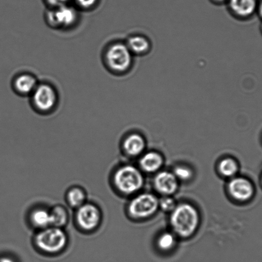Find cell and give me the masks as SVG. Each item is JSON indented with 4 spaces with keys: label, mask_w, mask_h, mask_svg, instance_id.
Returning <instances> with one entry per match:
<instances>
[{
    "label": "cell",
    "mask_w": 262,
    "mask_h": 262,
    "mask_svg": "<svg viewBox=\"0 0 262 262\" xmlns=\"http://www.w3.org/2000/svg\"><path fill=\"white\" fill-rule=\"evenodd\" d=\"M170 222L177 235L182 237H189L194 234L198 227L199 214L191 205H179L172 211Z\"/></svg>",
    "instance_id": "cell-1"
},
{
    "label": "cell",
    "mask_w": 262,
    "mask_h": 262,
    "mask_svg": "<svg viewBox=\"0 0 262 262\" xmlns=\"http://www.w3.org/2000/svg\"><path fill=\"white\" fill-rule=\"evenodd\" d=\"M37 247L43 252L57 253L63 251L68 244V236L61 228L49 227L41 230L35 237Z\"/></svg>",
    "instance_id": "cell-3"
},
{
    "label": "cell",
    "mask_w": 262,
    "mask_h": 262,
    "mask_svg": "<svg viewBox=\"0 0 262 262\" xmlns=\"http://www.w3.org/2000/svg\"><path fill=\"white\" fill-rule=\"evenodd\" d=\"M49 4L54 8L63 6L67 5L69 0H46Z\"/></svg>",
    "instance_id": "cell-24"
},
{
    "label": "cell",
    "mask_w": 262,
    "mask_h": 262,
    "mask_svg": "<svg viewBox=\"0 0 262 262\" xmlns=\"http://www.w3.org/2000/svg\"><path fill=\"white\" fill-rule=\"evenodd\" d=\"M76 222L82 230L91 232L98 227L102 214L99 208L92 204H86L78 208L75 215Z\"/></svg>",
    "instance_id": "cell-8"
},
{
    "label": "cell",
    "mask_w": 262,
    "mask_h": 262,
    "mask_svg": "<svg viewBox=\"0 0 262 262\" xmlns=\"http://www.w3.org/2000/svg\"><path fill=\"white\" fill-rule=\"evenodd\" d=\"M78 14L73 7L63 5L54 8L46 13V23L51 28L67 29L73 27L78 21Z\"/></svg>",
    "instance_id": "cell-6"
},
{
    "label": "cell",
    "mask_w": 262,
    "mask_h": 262,
    "mask_svg": "<svg viewBox=\"0 0 262 262\" xmlns=\"http://www.w3.org/2000/svg\"><path fill=\"white\" fill-rule=\"evenodd\" d=\"M259 13H260V16L262 17V2L259 7Z\"/></svg>",
    "instance_id": "cell-27"
},
{
    "label": "cell",
    "mask_w": 262,
    "mask_h": 262,
    "mask_svg": "<svg viewBox=\"0 0 262 262\" xmlns=\"http://www.w3.org/2000/svg\"><path fill=\"white\" fill-rule=\"evenodd\" d=\"M159 206L164 211L169 212L173 211L174 208L176 207L175 202L171 197L166 196L163 198L160 201H159Z\"/></svg>",
    "instance_id": "cell-22"
},
{
    "label": "cell",
    "mask_w": 262,
    "mask_h": 262,
    "mask_svg": "<svg viewBox=\"0 0 262 262\" xmlns=\"http://www.w3.org/2000/svg\"><path fill=\"white\" fill-rule=\"evenodd\" d=\"M30 222L33 227L43 230L51 227L50 211L45 209H37L31 213Z\"/></svg>",
    "instance_id": "cell-16"
},
{
    "label": "cell",
    "mask_w": 262,
    "mask_h": 262,
    "mask_svg": "<svg viewBox=\"0 0 262 262\" xmlns=\"http://www.w3.org/2000/svg\"><path fill=\"white\" fill-rule=\"evenodd\" d=\"M145 141L142 136L137 133L128 136L123 142V149L130 156H137L145 148Z\"/></svg>",
    "instance_id": "cell-13"
},
{
    "label": "cell",
    "mask_w": 262,
    "mask_h": 262,
    "mask_svg": "<svg viewBox=\"0 0 262 262\" xmlns=\"http://www.w3.org/2000/svg\"><path fill=\"white\" fill-rule=\"evenodd\" d=\"M228 189L233 198L238 201L246 202L252 199L255 189L249 180L237 177L232 180L228 185Z\"/></svg>",
    "instance_id": "cell-9"
},
{
    "label": "cell",
    "mask_w": 262,
    "mask_h": 262,
    "mask_svg": "<svg viewBox=\"0 0 262 262\" xmlns=\"http://www.w3.org/2000/svg\"><path fill=\"white\" fill-rule=\"evenodd\" d=\"M176 240L174 236L171 233H164L158 238V246L160 250L169 251L171 250L175 245Z\"/></svg>",
    "instance_id": "cell-20"
},
{
    "label": "cell",
    "mask_w": 262,
    "mask_h": 262,
    "mask_svg": "<svg viewBox=\"0 0 262 262\" xmlns=\"http://www.w3.org/2000/svg\"><path fill=\"white\" fill-rule=\"evenodd\" d=\"M132 55L125 43H112L105 51V62L113 73H125L132 66Z\"/></svg>",
    "instance_id": "cell-2"
},
{
    "label": "cell",
    "mask_w": 262,
    "mask_h": 262,
    "mask_svg": "<svg viewBox=\"0 0 262 262\" xmlns=\"http://www.w3.org/2000/svg\"><path fill=\"white\" fill-rule=\"evenodd\" d=\"M212 1H214L216 3H224L226 2H228V0H212Z\"/></svg>",
    "instance_id": "cell-26"
},
{
    "label": "cell",
    "mask_w": 262,
    "mask_h": 262,
    "mask_svg": "<svg viewBox=\"0 0 262 262\" xmlns=\"http://www.w3.org/2000/svg\"><path fill=\"white\" fill-rule=\"evenodd\" d=\"M86 195L83 189L74 187L69 190L67 193V200L71 207L76 208L82 206L86 202Z\"/></svg>",
    "instance_id": "cell-18"
},
{
    "label": "cell",
    "mask_w": 262,
    "mask_h": 262,
    "mask_svg": "<svg viewBox=\"0 0 262 262\" xmlns=\"http://www.w3.org/2000/svg\"><path fill=\"white\" fill-rule=\"evenodd\" d=\"M97 0H76L78 6L84 9H88L96 5Z\"/></svg>",
    "instance_id": "cell-23"
},
{
    "label": "cell",
    "mask_w": 262,
    "mask_h": 262,
    "mask_svg": "<svg viewBox=\"0 0 262 262\" xmlns=\"http://www.w3.org/2000/svg\"><path fill=\"white\" fill-rule=\"evenodd\" d=\"M38 84L35 76L29 73H23L15 77L13 86L16 93L22 96H28L33 93Z\"/></svg>",
    "instance_id": "cell-11"
},
{
    "label": "cell",
    "mask_w": 262,
    "mask_h": 262,
    "mask_svg": "<svg viewBox=\"0 0 262 262\" xmlns=\"http://www.w3.org/2000/svg\"><path fill=\"white\" fill-rule=\"evenodd\" d=\"M132 54L144 55L150 50V42L143 35H133L125 43Z\"/></svg>",
    "instance_id": "cell-14"
},
{
    "label": "cell",
    "mask_w": 262,
    "mask_h": 262,
    "mask_svg": "<svg viewBox=\"0 0 262 262\" xmlns=\"http://www.w3.org/2000/svg\"><path fill=\"white\" fill-rule=\"evenodd\" d=\"M173 174L177 179L181 180V181H188L191 179L192 176V172L191 169L184 166L176 167L174 169Z\"/></svg>",
    "instance_id": "cell-21"
},
{
    "label": "cell",
    "mask_w": 262,
    "mask_h": 262,
    "mask_svg": "<svg viewBox=\"0 0 262 262\" xmlns=\"http://www.w3.org/2000/svg\"><path fill=\"white\" fill-rule=\"evenodd\" d=\"M30 96L33 106L42 114L51 112L58 103L57 92L48 83H38Z\"/></svg>",
    "instance_id": "cell-5"
},
{
    "label": "cell",
    "mask_w": 262,
    "mask_h": 262,
    "mask_svg": "<svg viewBox=\"0 0 262 262\" xmlns=\"http://www.w3.org/2000/svg\"><path fill=\"white\" fill-rule=\"evenodd\" d=\"M228 2L233 14L240 17L251 16L257 6L256 0H228Z\"/></svg>",
    "instance_id": "cell-12"
},
{
    "label": "cell",
    "mask_w": 262,
    "mask_h": 262,
    "mask_svg": "<svg viewBox=\"0 0 262 262\" xmlns=\"http://www.w3.org/2000/svg\"><path fill=\"white\" fill-rule=\"evenodd\" d=\"M114 183L119 191L125 194H132L142 188L144 178L135 167L125 165L115 172Z\"/></svg>",
    "instance_id": "cell-4"
},
{
    "label": "cell",
    "mask_w": 262,
    "mask_h": 262,
    "mask_svg": "<svg viewBox=\"0 0 262 262\" xmlns=\"http://www.w3.org/2000/svg\"><path fill=\"white\" fill-rule=\"evenodd\" d=\"M51 227L63 228L68 222L69 215L65 208L61 205H56L50 210Z\"/></svg>",
    "instance_id": "cell-17"
},
{
    "label": "cell",
    "mask_w": 262,
    "mask_h": 262,
    "mask_svg": "<svg viewBox=\"0 0 262 262\" xmlns=\"http://www.w3.org/2000/svg\"><path fill=\"white\" fill-rule=\"evenodd\" d=\"M238 164L233 159L227 158L223 159L219 164V170L223 176L232 177L238 171Z\"/></svg>",
    "instance_id": "cell-19"
},
{
    "label": "cell",
    "mask_w": 262,
    "mask_h": 262,
    "mask_svg": "<svg viewBox=\"0 0 262 262\" xmlns=\"http://www.w3.org/2000/svg\"><path fill=\"white\" fill-rule=\"evenodd\" d=\"M0 262H14L12 260V259H10L9 258H2L0 259Z\"/></svg>",
    "instance_id": "cell-25"
},
{
    "label": "cell",
    "mask_w": 262,
    "mask_h": 262,
    "mask_svg": "<svg viewBox=\"0 0 262 262\" xmlns=\"http://www.w3.org/2000/svg\"><path fill=\"white\" fill-rule=\"evenodd\" d=\"M159 207V200L155 195L145 193L138 195L130 202L128 212L132 217L146 218L155 214Z\"/></svg>",
    "instance_id": "cell-7"
},
{
    "label": "cell",
    "mask_w": 262,
    "mask_h": 262,
    "mask_svg": "<svg viewBox=\"0 0 262 262\" xmlns=\"http://www.w3.org/2000/svg\"><path fill=\"white\" fill-rule=\"evenodd\" d=\"M173 173L162 171L155 178V187L160 193L169 196L174 193L178 188V181Z\"/></svg>",
    "instance_id": "cell-10"
},
{
    "label": "cell",
    "mask_w": 262,
    "mask_h": 262,
    "mask_svg": "<svg viewBox=\"0 0 262 262\" xmlns=\"http://www.w3.org/2000/svg\"><path fill=\"white\" fill-rule=\"evenodd\" d=\"M163 159L162 156L158 153L154 151L146 154L140 161L141 168L148 173H153L158 170L163 166Z\"/></svg>",
    "instance_id": "cell-15"
}]
</instances>
